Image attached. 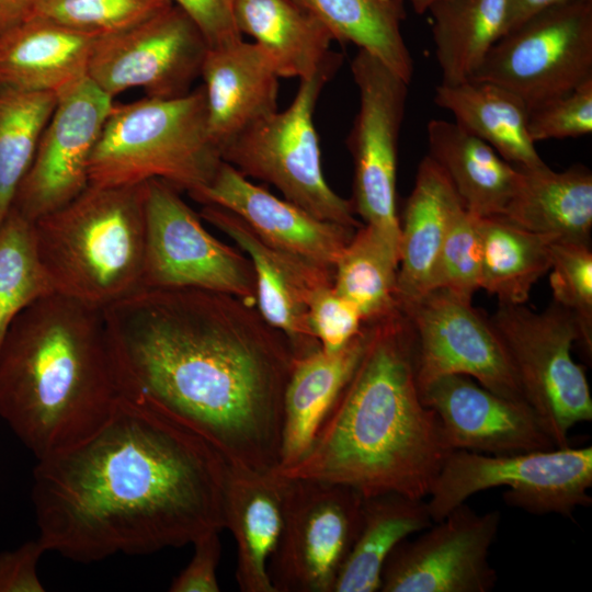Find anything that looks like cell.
<instances>
[{
	"label": "cell",
	"mask_w": 592,
	"mask_h": 592,
	"mask_svg": "<svg viewBox=\"0 0 592 592\" xmlns=\"http://www.w3.org/2000/svg\"><path fill=\"white\" fill-rule=\"evenodd\" d=\"M103 312L122 398L187 426L231 466H278L296 357L254 304L200 288H140Z\"/></svg>",
	"instance_id": "6da1fadb"
},
{
	"label": "cell",
	"mask_w": 592,
	"mask_h": 592,
	"mask_svg": "<svg viewBox=\"0 0 592 592\" xmlns=\"http://www.w3.org/2000/svg\"><path fill=\"white\" fill-rule=\"evenodd\" d=\"M227 471L200 434L121 397L92 435L37 460V539L78 562L192 544L225 528Z\"/></svg>",
	"instance_id": "7a4b0ae2"
},
{
	"label": "cell",
	"mask_w": 592,
	"mask_h": 592,
	"mask_svg": "<svg viewBox=\"0 0 592 592\" xmlns=\"http://www.w3.org/2000/svg\"><path fill=\"white\" fill-rule=\"evenodd\" d=\"M454 451L421 398L413 331L401 311L372 323L350 380L296 464L273 470L353 488L363 497H428Z\"/></svg>",
	"instance_id": "3957f363"
},
{
	"label": "cell",
	"mask_w": 592,
	"mask_h": 592,
	"mask_svg": "<svg viewBox=\"0 0 592 592\" xmlns=\"http://www.w3.org/2000/svg\"><path fill=\"white\" fill-rule=\"evenodd\" d=\"M119 398L103 309L53 293L13 320L0 346V418L37 460L92 435Z\"/></svg>",
	"instance_id": "277c9868"
},
{
	"label": "cell",
	"mask_w": 592,
	"mask_h": 592,
	"mask_svg": "<svg viewBox=\"0 0 592 592\" xmlns=\"http://www.w3.org/2000/svg\"><path fill=\"white\" fill-rule=\"evenodd\" d=\"M33 227L56 293L104 309L141 288L145 183L89 185Z\"/></svg>",
	"instance_id": "5b68a950"
},
{
	"label": "cell",
	"mask_w": 592,
	"mask_h": 592,
	"mask_svg": "<svg viewBox=\"0 0 592 592\" xmlns=\"http://www.w3.org/2000/svg\"><path fill=\"white\" fill-rule=\"evenodd\" d=\"M223 162L210 136L203 86L170 99L113 104L89 161V185L163 180L187 194Z\"/></svg>",
	"instance_id": "8992f818"
},
{
	"label": "cell",
	"mask_w": 592,
	"mask_h": 592,
	"mask_svg": "<svg viewBox=\"0 0 592 592\" xmlns=\"http://www.w3.org/2000/svg\"><path fill=\"white\" fill-rule=\"evenodd\" d=\"M342 59L335 52L314 76L299 80L285 110L246 127L221 147L220 155L242 175L272 184L312 216L357 229L363 224L355 218L351 200L338 195L323 175L314 119L319 95Z\"/></svg>",
	"instance_id": "52a82bcc"
},
{
	"label": "cell",
	"mask_w": 592,
	"mask_h": 592,
	"mask_svg": "<svg viewBox=\"0 0 592 592\" xmlns=\"http://www.w3.org/2000/svg\"><path fill=\"white\" fill-rule=\"evenodd\" d=\"M504 487V503L531 514L573 519L590 506L592 447H555L511 455L454 449L442 465L426 501L433 522L478 492Z\"/></svg>",
	"instance_id": "ba28073f"
},
{
	"label": "cell",
	"mask_w": 592,
	"mask_h": 592,
	"mask_svg": "<svg viewBox=\"0 0 592 592\" xmlns=\"http://www.w3.org/2000/svg\"><path fill=\"white\" fill-rule=\"evenodd\" d=\"M489 321L515 372L525 401L556 447L569 445L572 428L592 420V396L571 350L581 342L573 315L551 301L535 312L524 304H499Z\"/></svg>",
	"instance_id": "9c48e42d"
},
{
	"label": "cell",
	"mask_w": 592,
	"mask_h": 592,
	"mask_svg": "<svg viewBox=\"0 0 592 592\" xmlns=\"http://www.w3.org/2000/svg\"><path fill=\"white\" fill-rule=\"evenodd\" d=\"M470 78L505 88L528 111L592 79V0L528 18L490 48Z\"/></svg>",
	"instance_id": "30bf717a"
},
{
	"label": "cell",
	"mask_w": 592,
	"mask_h": 592,
	"mask_svg": "<svg viewBox=\"0 0 592 592\" xmlns=\"http://www.w3.org/2000/svg\"><path fill=\"white\" fill-rule=\"evenodd\" d=\"M141 288H200L255 305V275L240 249L216 239L170 183L145 182Z\"/></svg>",
	"instance_id": "8fae6325"
},
{
	"label": "cell",
	"mask_w": 592,
	"mask_h": 592,
	"mask_svg": "<svg viewBox=\"0 0 592 592\" xmlns=\"http://www.w3.org/2000/svg\"><path fill=\"white\" fill-rule=\"evenodd\" d=\"M363 499L343 485L286 478L283 527L267 566L274 592H333L360 530Z\"/></svg>",
	"instance_id": "7c38bea8"
},
{
	"label": "cell",
	"mask_w": 592,
	"mask_h": 592,
	"mask_svg": "<svg viewBox=\"0 0 592 592\" xmlns=\"http://www.w3.org/2000/svg\"><path fill=\"white\" fill-rule=\"evenodd\" d=\"M351 71L360 101L346 141L354 162L353 210L399 252L398 140L409 83L363 49Z\"/></svg>",
	"instance_id": "4fadbf2b"
},
{
	"label": "cell",
	"mask_w": 592,
	"mask_h": 592,
	"mask_svg": "<svg viewBox=\"0 0 592 592\" xmlns=\"http://www.w3.org/2000/svg\"><path fill=\"white\" fill-rule=\"evenodd\" d=\"M208 45L177 5L123 31L99 36L88 78L112 99L133 88L146 96L170 99L192 90Z\"/></svg>",
	"instance_id": "5bb4252c"
},
{
	"label": "cell",
	"mask_w": 592,
	"mask_h": 592,
	"mask_svg": "<svg viewBox=\"0 0 592 592\" xmlns=\"http://www.w3.org/2000/svg\"><path fill=\"white\" fill-rule=\"evenodd\" d=\"M415 341L421 389L447 375H465L502 397L524 400L510 358L489 318L446 289L399 304Z\"/></svg>",
	"instance_id": "9a60e30c"
},
{
	"label": "cell",
	"mask_w": 592,
	"mask_h": 592,
	"mask_svg": "<svg viewBox=\"0 0 592 592\" xmlns=\"http://www.w3.org/2000/svg\"><path fill=\"white\" fill-rule=\"evenodd\" d=\"M501 523L498 510L478 513L466 502L402 540L387 558L382 592H489L498 580L489 554Z\"/></svg>",
	"instance_id": "2e32d148"
},
{
	"label": "cell",
	"mask_w": 592,
	"mask_h": 592,
	"mask_svg": "<svg viewBox=\"0 0 592 592\" xmlns=\"http://www.w3.org/2000/svg\"><path fill=\"white\" fill-rule=\"evenodd\" d=\"M113 99L88 77L57 94V104L11 208L31 221L89 186V161Z\"/></svg>",
	"instance_id": "e0dca14e"
},
{
	"label": "cell",
	"mask_w": 592,
	"mask_h": 592,
	"mask_svg": "<svg viewBox=\"0 0 592 592\" xmlns=\"http://www.w3.org/2000/svg\"><path fill=\"white\" fill-rule=\"evenodd\" d=\"M200 217L226 234L250 259L255 275V306L263 319L284 335L295 357L320 350L309 326L308 304L319 288L333 284V269L270 246L227 208L203 205Z\"/></svg>",
	"instance_id": "ac0fdd59"
},
{
	"label": "cell",
	"mask_w": 592,
	"mask_h": 592,
	"mask_svg": "<svg viewBox=\"0 0 592 592\" xmlns=\"http://www.w3.org/2000/svg\"><path fill=\"white\" fill-rule=\"evenodd\" d=\"M420 392L453 449L511 455L556 447L526 401L494 394L469 376H443Z\"/></svg>",
	"instance_id": "d6986e66"
},
{
	"label": "cell",
	"mask_w": 592,
	"mask_h": 592,
	"mask_svg": "<svg viewBox=\"0 0 592 592\" xmlns=\"http://www.w3.org/2000/svg\"><path fill=\"white\" fill-rule=\"evenodd\" d=\"M189 196L235 213L270 246L331 269L355 232L275 196L225 161L208 184Z\"/></svg>",
	"instance_id": "ffe728a7"
},
{
	"label": "cell",
	"mask_w": 592,
	"mask_h": 592,
	"mask_svg": "<svg viewBox=\"0 0 592 592\" xmlns=\"http://www.w3.org/2000/svg\"><path fill=\"white\" fill-rule=\"evenodd\" d=\"M207 123L219 149L277 110L278 75L265 52L243 38L208 47L201 70Z\"/></svg>",
	"instance_id": "44dd1931"
},
{
	"label": "cell",
	"mask_w": 592,
	"mask_h": 592,
	"mask_svg": "<svg viewBox=\"0 0 592 592\" xmlns=\"http://www.w3.org/2000/svg\"><path fill=\"white\" fill-rule=\"evenodd\" d=\"M286 478L228 464L225 528L237 544L236 580L243 592H274L267 566L283 527Z\"/></svg>",
	"instance_id": "7402d4cb"
},
{
	"label": "cell",
	"mask_w": 592,
	"mask_h": 592,
	"mask_svg": "<svg viewBox=\"0 0 592 592\" xmlns=\"http://www.w3.org/2000/svg\"><path fill=\"white\" fill-rule=\"evenodd\" d=\"M372 323L333 353L321 349L296 358L283 397V428L278 466L285 469L301 459L353 375L367 346Z\"/></svg>",
	"instance_id": "603a6c76"
},
{
	"label": "cell",
	"mask_w": 592,
	"mask_h": 592,
	"mask_svg": "<svg viewBox=\"0 0 592 592\" xmlns=\"http://www.w3.org/2000/svg\"><path fill=\"white\" fill-rule=\"evenodd\" d=\"M98 37L32 15L0 37V86L58 94L88 77Z\"/></svg>",
	"instance_id": "cb8c5ba5"
},
{
	"label": "cell",
	"mask_w": 592,
	"mask_h": 592,
	"mask_svg": "<svg viewBox=\"0 0 592 592\" xmlns=\"http://www.w3.org/2000/svg\"><path fill=\"white\" fill-rule=\"evenodd\" d=\"M460 207L463 204L447 175L426 155L419 163L399 220L398 307L430 291L441 247Z\"/></svg>",
	"instance_id": "d4e9b609"
},
{
	"label": "cell",
	"mask_w": 592,
	"mask_h": 592,
	"mask_svg": "<svg viewBox=\"0 0 592 592\" xmlns=\"http://www.w3.org/2000/svg\"><path fill=\"white\" fill-rule=\"evenodd\" d=\"M517 168L513 194L502 216L533 232L590 241L592 173L582 166L554 171L545 162Z\"/></svg>",
	"instance_id": "484cf974"
},
{
	"label": "cell",
	"mask_w": 592,
	"mask_h": 592,
	"mask_svg": "<svg viewBox=\"0 0 592 592\" xmlns=\"http://www.w3.org/2000/svg\"><path fill=\"white\" fill-rule=\"evenodd\" d=\"M426 138L428 156L447 175L465 209L479 217L502 215L517 168L455 122L431 119Z\"/></svg>",
	"instance_id": "4316f807"
},
{
	"label": "cell",
	"mask_w": 592,
	"mask_h": 592,
	"mask_svg": "<svg viewBox=\"0 0 592 592\" xmlns=\"http://www.w3.org/2000/svg\"><path fill=\"white\" fill-rule=\"evenodd\" d=\"M241 35L252 37L280 78L308 79L335 53L331 32L293 0H236Z\"/></svg>",
	"instance_id": "83f0119b"
},
{
	"label": "cell",
	"mask_w": 592,
	"mask_h": 592,
	"mask_svg": "<svg viewBox=\"0 0 592 592\" xmlns=\"http://www.w3.org/2000/svg\"><path fill=\"white\" fill-rule=\"evenodd\" d=\"M434 103L452 113L455 123L490 145L514 166L544 163L531 139L528 110L511 91L490 81L441 82Z\"/></svg>",
	"instance_id": "f1b7e54d"
},
{
	"label": "cell",
	"mask_w": 592,
	"mask_h": 592,
	"mask_svg": "<svg viewBox=\"0 0 592 592\" xmlns=\"http://www.w3.org/2000/svg\"><path fill=\"white\" fill-rule=\"evenodd\" d=\"M433 524L424 499L397 492L364 497L354 544L333 592H376L391 551L410 535Z\"/></svg>",
	"instance_id": "f546056e"
},
{
	"label": "cell",
	"mask_w": 592,
	"mask_h": 592,
	"mask_svg": "<svg viewBox=\"0 0 592 592\" xmlns=\"http://www.w3.org/2000/svg\"><path fill=\"white\" fill-rule=\"evenodd\" d=\"M426 12L442 82L446 83L469 79L509 31V0H436Z\"/></svg>",
	"instance_id": "4dcf8cb0"
},
{
	"label": "cell",
	"mask_w": 592,
	"mask_h": 592,
	"mask_svg": "<svg viewBox=\"0 0 592 592\" xmlns=\"http://www.w3.org/2000/svg\"><path fill=\"white\" fill-rule=\"evenodd\" d=\"M317 18L334 41L352 43L410 83L413 60L401 33L405 0H293Z\"/></svg>",
	"instance_id": "1f68e13d"
},
{
	"label": "cell",
	"mask_w": 592,
	"mask_h": 592,
	"mask_svg": "<svg viewBox=\"0 0 592 592\" xmlns=\"http://www.w3.org/2000/svg\"><path fill=\"white\" fill-rule=\"evenodd\" d=\"M482 243L480 288L499 304H524L533 285L549 271L558 239L530 231L502 216L479 217Z\"/></svg>",
	"instance_id": "d6a6232c"
},
{
	"label": "cell",
	"mask_w": 592,
	"mask_h": 592,
	"mask_svg": "<svg viewBox=\"0 0 592 592\" xmlns=\"http://www.w3.org/2000/svg\"><path fill=\"white\" fill-rule=\"evenodd\" d=\"M398 266L399 252L363 224L334 264L333 287L357 308L364 323H375L400 311Z\"/></svg>",
	"instance_id": "836d02e7"
},
{
	"label": "cell",
	"mask_w": 592,
	"mask_h": 592,
	"mask_svg": "<svg viewBox=\"0 0 592 592\" xmlns=\"http://www.w3.org/2000/svg\"><path fill=\"white\" fill-rule=\"evenodd\" d=\"M56 104L55 92L0 86V223L11 209Z\"/></svg>",
	"instance_id": "e575fe53"
},
{
	"label": "cell",
	"mask_w": 592,
	"mask_h": 592,
	"mask_svg": "<svg viewBox=\"0 0 592 592\" xmlns=\"http://www.w3.org/2000/svg\"><path fill=\"white\" fill-rule=\"evenodd\" d=\"M53 293L37 253L33 221L11 208L0 223V346L13 320Z\"/></svg>",
	"instance_id": "d590c367"
},
{
	"label": "cell",
	"mask_w": 592,
	"mask_h": 592,
	"mask_svg": "<svg viewBox=\"0 0 592 592\" xmlns=\"http://www.w3.org/2000/svg\"><path fill=\"white\" fill-rule=\"evenodd\" d=\"M549 285L553 301L570 311L581 342L592 354V251L590 241L556 239L550 247Z\"/></svg>",
	"instance_id": "8d00e7d4"
},
{
	"label": "cell",
	"mask_w": 592,
	"mask_h": 592,
	"mask_svg": "<svg viewBox=\"0 0 592 592\" xmlns=\"http://www.w3.org/2000/svg\"><path fill=\"white\" fill-rule=\"evenodd\" d=\"M171 4L170 0H38L32 15L102 36L134 26Z\"/></svg>",
	"instance_id": "74e56055"
},
{
	"label": "cell",
	"mask_w": 592,
	"mask_h": 592,
	"mask_svg": "<svg viewBox=\"0 0 592 592\" xmlns=\"http://www.w3.org/2000/svg\"><path fill=\"white\" fill-rule=\"evenodd\" d=\"M481 258L479 216L463 206L456 212L441 247L430 289H446L471 301L480 288Z\"/></svg>",
	"instance_id": "f35d334b"
},
{
	"label": "cell",
	"mask_w": 592,
	"mask_h": 592,
	"mask_svg": "<svg viewBox=\"0 0 592 592\" xmlns=\"http://www.w3.org/2000/svg\"><path fill=\"white\" fill-rule=\"evenodd\" d=\"M531 139L574 138L592 132V79L528 111Z\"/></svg>",
	"instance_id": "ab89813d"
},
{
	"label": "cell",
	"mask_w": 592,
	"mask_h": 592,
	"mask_svg": "<svg viewBox=\"0 0 592 592\" xmlns=\"http://www.w3.org/2000/svg\"><path fill=\"white\" fill-rule=\"evenodd\" d=\"M311 332L326 353L345 346L363 329L364 321L357 308L342 297L333 284L319 288L308 304Z\"/></svg>",
	"instance_id": "60d3db41"
},
{
	"label": "cell",
	"mask_w": 592,
	"mask_h": 592,
	"mask_svg": "<svg viewBox=\"0 0 592 592\" xmlns=\"http://www.w3.org/2000/svg\"><path fill=\"white\" fill-rule=\"evenodd\" d=\"M198 27L208 47L242 39L235 20L236 0H170Z\"/></svg>",
	"instance_id": "b9f144b4"
},
{
	"label": "cell",
	"mask_w": 592,
	"mask_h": 592,
	"mask_svg": "<svg viewBox=\"0 0 592 592\" xmlns=\"http://www.w3.org/2000/svg\"><path fill=\"white\" fill-rule=\"evenodd\" d=\"M192 545L194 553L186 567L172 580L171 592H218L217 568L220 559L219 531H210Z\"/></svg>",
	"instance_id": "7bdbcfd3"
},
{
	"label": "cell",
	"mask_w": 592,
	"mask_h": 592,
	"mask_svg": "<svg viewBox=\"0 0 592 592\" xmlns=\"http://www.w3.org/2000/svg\"><path fill=\"white\" fill-rule=\"evenodd\" d=\"M47 551L37 539L0 553V592H44L38 562Z\"/></svg>",
	"instance_id": "ee69618b"
},
{
	"label": "cell",
	"mask_w": 592,
	"mask_h": 592,
	"mask_svg": "<svg viewBox=\"0 0 592 592\" xmlns=\"http://www.w3.org/2000/svg\"><path fill=\"white\" fill-rule=\"evenodd\" d=\"M38 0H0V37L29 19Z\"/></svg>",
	"instance_id": "f6af8a7d"
},
{
	"label": "cell",
	"mask_w": 592,
	"mask_h": 592,
	"mask_svg": "<svg viewBox=\"0 0 592 592\" xmlns=\"http://www.w3.org/2000/svg\"><path fill=\"white\" fill-rule=\"evenodd\" d=\"M510 22L509 31L520 25L528 18L553 8L555 5L574 0H509ZM508 31V32H509Z\"/></svg>",
	"instance_id": "bcb514c9"
},
{
	"label": "cell",
	"mask_w": 592,
	"mask_h": 592,
	"mask_svg": "<svg viewBox=\"0 0 592 592\" xmlns=\"http://www.w3.org/2000/svg\"><path fill=\"white\" fill-rule=\"evenodd\" d=\"M405 1H408L412 5L415 13L424 14L428 11L429 7L436 0H405Z\"/></svg>",
	"instance_id": "7dc6e473"
}]
</instances>
